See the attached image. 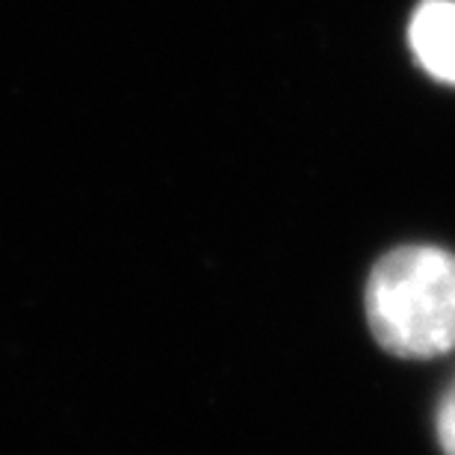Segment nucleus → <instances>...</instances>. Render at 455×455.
Wrapping results in <instances>:
<instances>
[{
    "mask_svg": "<svg viewBox=\"0 0 455 455\" xmlns=\"http://www.w3.org/2000/svg\"><path fill=\"white\" fill-rule=\"evenodd\" d=\"M367 325L396 358H438L455 349V254L441 245H399L376 260L363 290Z\"/></svg>",
    "mask_w": 455,
    "mask_h": 455,
    "instance_id": "1",
    "label": "nucleus"
},
{
    "mask_svg": "<svg viewBox=\"0 0 455 455\" xmlns=\"http://www.w3.org/2000/svg\"><path fill=\"white\" fill-rule=\"evenodd\" d=\"M408 44L426 75L455 86V0H423L408 24Z\"/></svg>",
    "mask_w": 455,
    "mask_h": 455,
    "instance_id": "2",
    "label": "nucleus"
},
{
    "mask_svg": "<svg viewBox=\"0 0 455 455\" xmlns=\"http://www.w3.org/2000/svg\"><path fill=\"white\" fill-rule=\"evenodd\" d=\"M435 432L443 455H455V379L447 387V394L438 403V417H435Z\"/></svg>",
    "mask_w": 455,
    "mask_h": 455,
    "instance_id": "3",
    "label": "nucleus"
}]
</instances>
